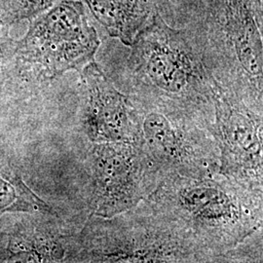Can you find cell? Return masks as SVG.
Instances as JSON below:
<instances>
[{"label": "cell", "instance_id": "obj_1", "mask_svg": "<svg viewBox=\"0 0 263 263\" xmlns=\"http://www.w3.org/2000/svg\"><path fill=\"white\" fill-rule=\"evenodd\" d=\"M130 47L131 100L184 113L215 130L217 84L187 29L172 28L157 12Z\"/></svg>", "mask_w": 263, "mask_h": 263}, {"label": "cell", "instance_id": "obj_2", "mask_svg": "<svg viewBox=\"0 0 263 263\" xmlns=\"http://www.w3.org/2000/svg\"><path fill=\"white\" fill-rule=\"evenodd\" d=\"M145 204L178 226L216 262L262 228L263 192L240 185L220 174L170 176Z\"/></svg>", "mask_w": 263, "mask_h": 263}, {"label": "cell", "instance_id": "obj_3", "mask_svg": "<svg viewBox=\"0 0 263 263\" xmlns=\"http://www.w3.org/2000/svg\"><path fill=\"white\" fill-rule=\"evenodd\" d=\"M262 1L200 0L205 24L188 30L216 84L263 113Z\"/></svg>", "mask_w": 263, "mask_h": 263}, {"label": "cell", "instance_id": "obj_4", "mask_svg": "<svg viewBox=\"0 0 263 263\" xmlns=\"http://www.w3.org/2000/svg\"><path fill=\"white\" fill-rule=\"evenodd\" d=\"M74 262H216L178 226L148 207L92 216L78 235Z\"/></svg>", "mask_w": 263, "mask_h": 263}, {"label": "cell", "instance_id": "obj_5", "mask_svg": "<svg viewBox=\"0 0 263 263\" xmlns=\"http://www.w3.org/2000/svg\"><path fill=\"white\" fill-rule=\"evenodd\" d=\"M88 14L82 0H59L29 21L27 33L16 41L19 76L51 80L94 62L100 38Z\"/></svg>", "mask_w": 263, "mask_h": 263}, {"label": "cell", "instance_id": "obj_6", "mask_svg": "<svg viewBox=\"0 0 263 263\" xmlns=\"http://www.w3.org/2000/svg\"><path fill=\"white\" fill-rule=\"evenodd\" d=\"M139 143L163 178L219 174L220 154L214 128L184 113L133 101Z\"/></svg>", "mask_w": 263, "mask_h": 263}, {"label": "cell", "instance_id": "obj_7", "mask_svg": "<svg viewBox=\"0 0 263 263\" xmlns=\"http://www.w3.org/2000/svg\"><path fill=\"white\" fill-rule=\"evenodd\" d=\"M92 216L110 217L138 206L164 179L140 145L95 143L90 152Z\"/></svg>", "mask_w": 263, "mask_h": 263}, {"label": "cell", "instance_id": "obj_8", "mask_svg": "<svg viewBox=\"0 0 263 263\" xmlns=\"http://www.w3.org/2000/svg\"><path fill=\"white\" fill-rule=\"evenodd\" d=\"M263 114L255 112L218 87L215 97V137L219 174L263 192Z\"/></svg>", "mask_w": 263, "mask_h": 263}, {"label": "cell", "instance_id": "obj_9", "mask_svg": "<svg viewBox=\"0 0 263 263\" xmlns=\"http://www.w3.org/2000/svg\"><path fill=\"white\" fill-rule=\"evenodd\" d=\"M82 88V126L94 143H139L135 105L92 62L79 72Z\"/></svg>", "mask_w": 263, "mask_h": 263}, {"label": "cell", "instance_id": "obj_10", "mask_svg": "<svg viewBox=\"0 0 263 263\" xmlns=\"http://www.w3.org/2000/svg\"><path fill=\"white\" fill-rule=\"evenodd\" d=\"M55 214L38 217L15 227L4 236L0 261L17 262H74L78 250V233L68 232L58 224Z\"/></svg>", "mask_w": 263, "mask_h": 263}, {"label": "cell", "instance_id": "obj_11", "mask_svg": "<svg viewBox=\"0 0 263 263\" xmlns=\"http://www.w3.org/2000/svg\"><path fill=\"white\" fill-rule=\"evenodd\" d=\"M88 12L109 36L131 46L154 15V0H84Z\"/></svg>", "mask_w": 263, "mask_h": 263}, {"label": "cell", "instance_id": "obj_12", "mask_svg": "<svg viewBox=\"0 0 263 263\" xmlns=\"http://www.w3.org/2000/svg\"><path fill=\"white\" fill-rule=\"evenodd\" d=\"M0 213L54 214L51 207L28 187L16 169L0 157Z\"/></svg>", "mask_w": 263, "mask_h": 263}, {"label": "cell", "instance_id": "obj_13", "mask_svg": "<svg viewBox=\"0 0 263 263\" xmlns=\"http://www.w3.org/2000/svg\"><path fill=\"white\" fill-rule=\"evenodd\" d=\"M59 0H0V27L8 29L23 21H31Z\"/></svg>", "mask_w": 263, "mask_h": 263}, {"label": "cell", "instance_id": "obj_14", "mask_svg": "<svg viewBox=\"0 0 263 263\" xmlns=\"http://www.w3.org/2000/svg\"><path fill=\"white\" fill-rule=\"evenodd\" d=\"M0 34V91L8 83L13 73H18L16 62V41L7 33V29H3Z\"/></svg>", "mask_w": 263, "mask_h": 263}, {"label": "cell", "instance_id": "obj_15", "mask_svg": "<svg viewBox=\"0 0 263 263\" xmlns=\"http://www.w3.org/2000/svg\"><path fill=\"white\" fill-rule=\"evenodd\" d=\"M4 238V232L2 230V227H1V222H0V245L2 243V240Z\"/></svg>", "mask_w": 263, "mask_h": 263}]
</instances>
